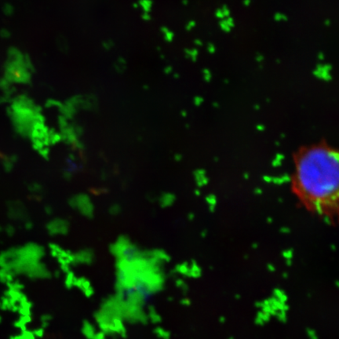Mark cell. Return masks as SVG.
Here are the masks:
<instances>
[{
	"label": "cell",
	"instance_id": "4",
	"mask_svg": "<svg viewBox=\"0 0 339 339\" xmlns=\"http://www.w3.org/2000/svg\"><path fill=\"white\" fill-rule=\"evenodd\" d=\"M50 233L52 235H58V234L66 233L68 230V224L67 221L61 220V219H56L50 221L47 225Z\"/></svg>",
	"mask_w": 339,
	"mask_h": 339
},
{
	"label": "cell",
	"instance_id": "16",
	"mask_svg": "<svg viewBox=\"0 0 339 339\" xmlns=\"http://www.w3.org/2000/svg\"><path fill=\"white\" fill-rule=\"evenodd\" d=\"M194 43H195V45L196 46H202L203 45V41H202L200 38H195V40H194Z\"/></svg>",
	"mask_w": 339,
	"mask_h": 339
},
{
	"label": "cell",
	"instance_id": "14",
	"mask_svg": "<svg viewBox=\"0 0 339 339\" xmlns=\"http://www.w3.org/2000/svg\"><path fill=\"white\" fill-rule=\"evenodd\" d=\"M264 60H265V57H264V55L261 54H258L256 55V57H255V61L258 62V63H262L263 61H264Z\"/></svg>",
	"mask_w": 339,
	"mask_h": 339
},
{
	"label": "cell",
	"instance_id": "5",
	"mask_svg": "<svg viewBox=\"0 0 339 339\" xmlns=\"http://www.w3.org/2000/svg\"><path fill=\"white\" fill-rule=\"evenodd\" d=\"M219 27L225 33H228L231 32L232 28L235 27V21L232 17H228L226 18H224L220 21L219 22Z\"/></svg>",
	"mask_w": 339,
	"mask_h": 339
},
{
	"label": "cell",
	"instance_id": "13",
	"mask_svg": "<svg viewBox=\"0 0 339 339\" xmlns=\"http://www.w3.org/2000/svg\"><path fill=\"white\" fill-rule=\"evenodd\" d=\"M215 17H217V18L219 20H222L224 18V14H223V13H222V10H221V8H218V9H217V10H215Z\"/></svg>",
	"mask_w": 339,
	"mask_h": 339
},
{
	"label": "cell",
	"instance_id": "9",
	"mask_svg": "<svg viewBox=\"0 0 339 339\" xmlns=\"http://www.w3.org/2000/svg\"><path fill=\"white\" fill-rule=\"evenodd\" d=\"M163 32L165 33V35H166V41H168V42L172 41V40H173V32L169 31V30H168L167 28H163Z\"/></svg>",
	"mask_w": 339,
	"mask_h": 339
},
{
	"label": "cell",
	"instance_id": "18",
	"mask_svg": "<svg viewBox=\"0 0 339 339\" xmlns=\"http://www.w3.org/2000/svg\"><path fill=\"white\" fill-rule=\"evenodd\" d=\"M330 24H331V21H330V19H326L324 21V25L325 26L329 27V26H330Z\"/></svg>",
	"mask_w": 339,
	"mask_h": 339
},
{
	"label": "cell",
	"instance_id": "15",
	"mask_svg": "<svg viewBox=\"0 0 339 339\" xmlns=\"http://www.w3.org/2000/svg\"><path fill=\"white\" fill-rule=\"evenodd\" d=\"M317 58H318V60L320 61H324V59H325V54H323V52H319L318 54H317Z\"/></svg>",
	"mask_w": 339,
	"mask_h": 339
},
{
	"label": "cell",
	"instance_id": "7",
	"mask_svg": "<svg viewBox=\"0 0 339 339\" xmlns=\"http://www.w3.org/2000/svg\"><path fill=\"white\" fill-rule=\"evenodd\" d=\"M273 19L275 20V21H277V22H282V21H287L288 20V17L284 13L277 12V13H275V14H274Z\"/></svg>",
	"mask_w": 339,
	"mask_h": 339
},
{
	"label": "cell",
	"instance_id": "20",
	"mask_svg": "<svg viewBox=\"0 0 339 339\" xmlns=\"http://www.w3.org/2000/svg\"><path fill=\"white\" fill-rule=\"evenodd\" d=\"M171 71H172V68L170 67H167L165 69V72H166V73H170V72H171Z\"/></svg>",
	"mask_w": 339,
	"mask_h": 339
},
{
	"label": "cell",
	"instance_id": "1",
	"mask_svg": "<svg viewBox=\"0 0 339 339\" xmlns=\"http://www.w3.org/2000/svg\"><path fill=\"white\" fill-rule=\"evenodd\" d=\"M292 187L309 211L332 220L338 207V155L326 144L300 151L295 157Z\"/></svg>",
	"mask_w": 339,
	"mask_h": 339
},
{
	"label": "cell",
	"instance_id": "3",
	"mask_svg": "<svg viewBox=\"0 0 339 339\" xmlns=\"http://www.w3.org/2000/svg\"><path fill=\"white\" fill-rule=\"evenodd\" d=\"M333 69L332 65L330 64H318L314 68L313 74V75L319 79L323 80L325 82H329L332 79L331 71Z\"/></svg>",
	"mask_w": 339,
	"mask_h": 339
},
{
	"label": "cell",
	"instance_id": "10",
	"mask_svg": "<svg viewBox=\"0 0 339 339\" xmlns=\"http://www.w3.org/2000/svg\"><path fill=\"white\" fill-rule=\"evenodd\" d=\"M207 50L210 54H214L216 52V46L214 43L212 42H209L207 46Z\"/></svg>",
	"mask_w": 339,
	"mask_h": 339
},
{
	"label": "cell",
	"instance_id": "17",
	"mask_svg": "<svg viewBox=\"0 0 339 339\" xmlns=\"http://www.w3.org/2000/svg\"><path fill=\"white\" fill-rule=\"evenodd\" d=\"M251 3H252L251 0H243V5L244 7H249V6H250Z\"/></svg>",
	"mask_w": 339,
	"mask_h": 339
},
{
	"label": "cell",
	"instance_id": "2",
	"mask_svg": "<svg viewBox=\"0 0 339 339\" xmlns=\"http://www.w3.org/2000/svg\"><path fill=\"white\" fill-rule=\"evenodd\" d=\"M70 205L86 217L91 218L93 215V206L86 195H77L71 199Z\"/></svg>",
	"mask_w": 339,
	"mask_h": 339
},
{
	"label": "cell",
	"instance_id": "12",
	"mask_svg": "<svg viewBox=\"0 0 339 339\" xmlns=\"http://www.w3.org/2000/svg\"><path fill=\"white\" fill-rule=\"evenodd\" d=\"M221 10H222V13H223V14H224V18L230 17L231 11H230V10H229V8H228V7L226 5L222 6V7H221Z\"/></svg>",
	"mask_w": 339,
	"mask_h": 339
},
{
	"label": "cell",
	"instance_id": "19",
	"mask_svg": "<svg viewBox=\"0 0 339 339\" xmlns=\"http://www.w3.org/2000/svg\"><path fill=\"white\" fill-rule=\"evenodd\" d=\"M189 3V0H182V4L184 6H188Z\"/></svg>",
	"mask_w": 339,
	"mask_h": 339
},
{
	"label": "cell",
	"instance_id": "11",
	"mask_svg": "<svg viewBox=\"0 0 339 339\" xmlns=\"http://www.w3.org/2000/svg\"><path fill=\"white\" fill-rule=\"evenodd\" d=\"M195 26H196V22L193 20H191V21H189V22L187 23V24L185 26V29L188 32H189V31L192 30L194 28H195Z\"/></svg>",
	"mask_w": 339,
	"mask_h": 339
},
{
	"label": "cell",
	"instance_id": "6",
	"mask_svg": "<svg viewBox=\"0 0 339 339\" xmlns=\"http://www.w3.org/2000/svg\"><path fill=\"white\" fill-rule=\"evenodd\" d=\"M185 53L186 57L189 58L192 61L195 62L197 61V58H198L199 56V50L196 48L186 49Z\"/></svg>",
	"mask_w": 339,
	"mask_h": 339
},
{
	"label": "cell",
	"instance_id": "21",
	"mask_svg": "<svg viewBox=\"0 0 339 339\" xmlns=\"http://www.w3.org/2000/svg\"><path fill=\"white\" fill-rule=\"evenodd\" d=\"M275 61L277 62V64H279V63H280V61H279V60H276Z\"/></svg>",
	"mask_w": 339,
	"mask_h": 339
},
{
	"label": "cell",
	"instance_id": "8",
	"mask_svg": "<svg viewBox=\"0 0 339 339\" xmlns=\"http://www.w3.org/2000/svg\"><path fill=\"white\" fill-rule=\"evenodd\" d=\"M202 73L203 75V79H204L206 82H210L211 81V78H212V74H211V72L209 68H203V71H202Z\"/></svg>",
	"mask_w": 339,
	"mask_h": 339
}]
</instances>
